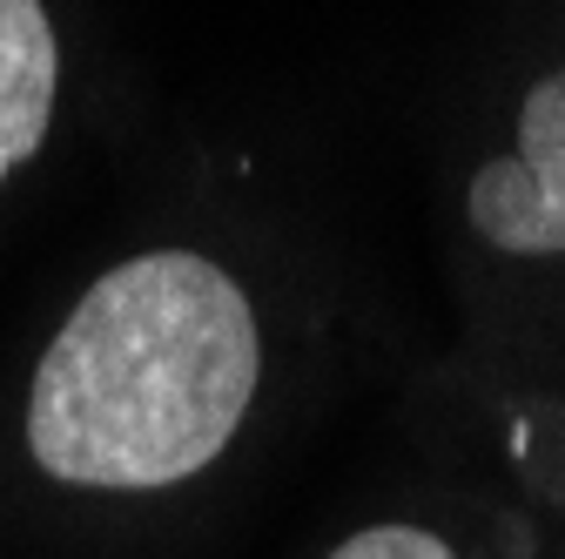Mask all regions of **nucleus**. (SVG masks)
Segmentation results:
<instances>
[{"label": "nucleus", "mask_w": 565, "mask_h": 559, "mask_svg": "<svg viewBox=\"0 0 565 559\" xmlns=\"http://www.w3.org/2000/svg\"><path fill=\"white\" fill-rule=\"evenodd\" d=\"M330 559H458V552L424 526H371V532H350Z\"/></svg>", "instance_id": "obj_4"}, {"label": "nucleus", "mask_w": 565, "mask_h": 559, "mask_svg": "<svg viewBox=\"0 0 565 559\" xmlns=\"http://www.w3.org/2000/svg\"><path fill=\"white\" fill-rule=\"evenodd\" d=\"M61 95V41L41 0H0V182L47 143Z\"/></svg>", "instance_id": "obj_3"}, {"label": "nucleus", "mask_w": 565, "mask_h": 559, "mask_svg": "<svg viewBox=\"0 0 565 559\" xmlns=\"http://www.w3.org/2000/svg\"><path fill=\"white\" fill-rule=\"evenodd\" d=\"M263 378L243 284L202 250L102 270L28 384V452L82 493H162L216 465Z\"/></svg>", "instance_id": "obj_1"}, {"label": "nucleus", "mask_w": 565, "mask_h": 559, "mask_svg": "<svg viewBox=\"0 0 565 559\" xmlns=\"http://www.w3.org/2000/svg\"><path fill=\"white\" fill-rule=\"evenodd\" d=\"M512 135L505 156L471 169L465 217L505 256H565V67L532 82Z\"/></svg>", "instance_id": "obj_2"}]
</instances>
